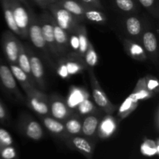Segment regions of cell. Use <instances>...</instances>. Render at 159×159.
Masks as SVG:
<instances>
[{
  "instance_id": "1",
  "label": "cell",
  "mask_w": 159,
  "mask_h": 159,
  "mask_svg": "<svg viewBox=\"0 0 159 159\" xmlns=\"http://www.w3.org/2000/svg\"><path fill=\"white\" fill-rule=\"evenodd\" d=\"M28 38L30 39L34 48H37L41 53L42 57L49 65L50 68L53 70H55L56 62L51 56L43 38L38 16L34 13L33 9L30 10V19L29 28H28Z\"/></svg>"
},
{
  "instance_id": "2",
  "label": "cell",
  "mask_w": 159,
  "mask_h": 159,
  "mask_svg": "<svg viewBox=\"0 0 159 159\" xmlns=\"http://www.w3.org/2000/svg\"><path fill=\"white\" fill-rule=\"evenodd\" d=\"M0 89L15 102L26 105V98L19 87L9 65L0 57Z\"/></svg>"
},
{
  "instance_id": "3",
  "label": "cell",
  "mask_w": 159,
  "mask_h": 159,
  "mask_svg": "<svg viewBox=\"0 0 159 159\" xmlns=\"http://www.w3.org/2000/svg\"><path fill=\"white\" fill-rule=\"evenodd\" d=\"M87 70L83 58L72 54H66L59 57L56 61L55 71L62 79H68L73 75Z\"/></svg>"
},
{
  "instance_id": "4",
  "label": "cell",
  "mask_w": 159,
  "mask_h": 159,
  "mask_svg": "<svg viewBox=\"0 0 159 159\" xmlns=\"http://www.w3.org/2000/svg\"><path fill=\"white\" fill-rule=\"evenodd\" d=\"M16 130L23 137L34 141H40L44 137L43 125L26 112L20 113L16 122Z\"/></svg>"
},
{
  "instance_id": "5",
  "label": "cell",
  "mask_w": 159,
  "mask_h": 159,
  "mask_svg": "<svg viewBox=\"0 0 159 159\" xmlns=\"http://www.w3.org/2000/svg\"><path fill=\"white\" fill-rule=\"evenodd\" d=\"M26 98V105L35 112L39 116H51L49 97L45 92L35 86H30L23 90Z\"/></svg>"
},
{
  "instance_id": "6",
  "label": "cell",
  "mask_w": 159,
  "mask_h": 159,
  "mask_svg": "<svg viewBox=\"0 0 159 159\" xmlns=\"http://www.w3.org/2000/svg\"><path fill=\"white\" fill-rule=\"evenodd\" d=\"M87 71H88L89 76L93 102L104 114H113L117 110V107L113 104L107 96L104 90L101 87L93 69L89 68L87 69Z\"/></svg>"
},
{
  "instance_id": "7",
  "label": "cell",
  "mask_w": 159,
  "mask_h": 159,
  "mask_svg": "<svg viewBox=\"0 0 159 159\" xmlns=\"http://www.w3.org/2000/svg\"><path fill=\"white\" fill-rule=\"evenodd\" d=\"M46 9L49 11L57 25L68 33L74 30L80 23H83L82 20L75 16L57 3H51Z\"/></svg>"
},
{
  "instance_id": "8",
  "label": "cell",
  "mask_w": 159,
  "mask_h": 159,
  "mask_svg": "<svg viewBox=\"0 0 159 159\" xmlns=\"http://www.w3.org/2000/svg\"><path fill=\"white\" fill-rule=\"evenodd\" d=\"M39 21L41 26L42 34L44 38L46 44L49 49L50 53L53 57L55 62L59 58L57 54V48H56L55 40L54 36V27H53V17L48 9H43V12L38 16Z\"/></svg>"
},
{
  "instance_id": "9",
  "label": "cell",
  "mask_w": 159,
  "mask_h": 159,
  "mask_svg": "<svg viewBox=\"0 0 159 159\" xmlns=\"http://www.w3.org/2000/svg\"><path fill=\"white\" fill-rule=\"evenodd\" d=\"M30 64V71L37 88L43 92L47 90V81L43 62L32 47L25 44Z\"/></svg>"
},
{
  "instance_id": "10",
  "label": "cell",
  "mask_w": 159,
  "mask_h": 159,
  "mask_svg": "<svg viewBox=\"0 0 159 159\" xmlns=\"http://www.w3.org/2000/svg\"><path fill=\"white\" fill-rule=\"evenodd\" d=\"M20 40L11 30L4 31L1 37V45L3 54L9 64L17 65Z\"/></svg>"
},
{
  "instance_id": "11",
  "label": "cell",
  "mask_w": 159,
  "mask_h": 159,
  "mask_svg": "<svg viewBox=\"0 0 159 159\" xmlns=\"http://www.w3.org/2000/svg\"><path fill=\"white\" fill-rule=\"evenodd\" d=\"M16 24L20 30L22 39L28 38V28H29L30 10L32 9L26 8L23 3L18 0H10Z\"/></svg>"
},
{
  "instance_id": "12",
  "label": "cell",
  "mask_w": 159,
  "mask_h": 159,
  "mask_svg": "<svg viewBox=\"0 0 159 159\" xmlns=\"http://www.w3.org/2000/svg\"><path fill=\"white\" fill-rule=\"evenodd\" d=\"M140 43L145 51L148 59L155 64L156 66L158 65V38L155 30L146 26L141 34Z\"/></svg>"
},
{
  "instance_id": "13",
  "label": "cell",
  "mask_w": 159,
  "mask_h": 159,
  "mask_svg": "<svg viewBox=\"0 0 159 159\" xmlns=\"http://www.w3.org/2000/svg\"><path fill=\"white\" fill-rule=\"evenodd\" d=\"M64 142L68 148L79 152L86 159H93V154L97 143L82 135L68 137Z\"/></svg>"
},
{
  "instance_id": "14",
  "label": "cell",
  "mask_w": 159,
  "mask_h": 159,
  "mask_svg": "<svg viewBox=\"0 0 159 159\" xmlns=\"http://www.w3.org/2000/svg\"><path fill=\"white\" fill-rule=\"evenodd\" d=\"M49 97L50 113L52 117L64 122L75 111L71 110L67 105L65 99L57 93H51Z\"/></svg>"
},
{
  "instance_id": "15",
  "label": "cell",
  "mask_w": 159,
  "mask_h": 159,
  "mask_svg": "<svg viewBox=\"0 0 159 159\" xmlns=\"http://www.w3.org/2000/svg\"><path fill=\"white\" fill-rule=\"evenodd\" d=\"M146 26L147 24L144 20L136 14L128 15L123 22L124 31L128 38L138 42H140L141 34Z\"/></svg>"
},
{
  "instance_id": "16",
  "label": "cell",
  "mask_w": 159,
  "mask_h": 159,
  "mask_svg": "<svg viewBox=\"0 0 159 159\" xmlns=\"http://www.w3.org/2000/svg\"><path fill=\"white\" fill-rule=\"evenodd\" d=\"M119 121L113 114H105L99 121L97 130L98 138L100 140L109 139L116 132Z\"/></svg>"
},
{
  "instance_id": "17",
  "label": "cell",
  "mask_w": 159,
  "mask_h": 159,
  "mask_svg": "<svg viewBox=\"0 0 159 159\" xmlns=\"http://www.w3.org/2000/svg\"><path fill=\"white\" fill-rule=\"evenodd\" d=\"M43 127L54 138L65 141L68 138L65 131L64 122L58 120L51 116H39Z\"/></svg>"
},
{
  "instance_id": "18",
  "label": "cell",
  "mask_w": 159,
  "mask_h": 159,
  "mask_svg": "<svg viewBox=\"0 0 159 159\" xmlns=\"http://www.w3.org/2000/svg\"><path fill=\"white\" fill-rule=\"evenodd\" d=\"M102 115L89 114L82 117V135L97 143V130Z\"/></svg>"
},
{
  "instance_id": "19",
  "label": "cell",
  "mask_w": 159,
  "mask_h": 159,
  "mask_svg": "<svg viewBox=\"0 0 159 159\" xmlns=\"http://www.w3.org/2000/svg\"><path fill=\"white\" fill-rule=\"evenodd\" d=\"M121 41L124 50L129 57L141 62H144L148 60L145 51L139 42L135 41L128 37H123Z\"/></svg>"
},
{
  "instance_id": "20",
  "label": "cell",
  "mask_w": 159,
  "mask_h": 159,
  "mask_svg": "<svg viewBox=\"0 0 159 159\" xmlns=\"http://www.w3.org/2000/svg\"><path fill=\"white\" fill-rule=\"evenodd\" d=\"M53 17V16H52ZM53 27H54V36L55 40L56 48L59 57L66 55L69 54L68 48V33L62 29L57 23L54 21V18L52 20Z\"/></svg>"
},
{
  "instance_id": "21",
  "label": "cell",
  "mask_w": 159,
  "mask_h": 159,
  "mask_svg": "<svg viewBox=\"0 0 159 159\" xmlns=\"http://www.w3.org/2000/svg\"><path fill=\"white\" fill-rule=\"evenodd\" d=\"M90 98V94L85 88L79 86H71L70 88L68 94L65 101L68 107L73 111H75L78 106L85 100V99Z\"/></svg>"
},
{
  "instance_id": "22",
  "label": "cell",
  "mask_w": 159,
  "mask_h": 159,
  "mask_svg": "<svg viewBox=\"0 0 159 159\" xmlns=\"http://www.w3.org/2000/svg\"><path fill=\"white\" fill-rule=\"evenodd\" d=\"M138 103H139V101L132 93L130 96H127L125 100L120 106L119 108L116 110L117 113H116V117L119 123L127 118L129 115L131 114L138 107Z\"/></svg>"
},
{
  "instance_id": "23",
  "label": "cell",
  "mask_w": 159,
  "mask_h": 159,
  "mask_svg": "<svg viewBox=\"0 0 159 159\" xmlns=\"http://www.w3.org/2000/svg\"><path fill=\"white\" fill-rule=\"evenodd\" d=\"M1 2L2 9L3 15H4V19L6 20V25L9 27V30L12 31L13 34L18 37H21L20 30L16 24L15 20H14L13 12H12V6H11L10 0H0Z\"/></svg>"
},
{
  "instance_id": "24",
  "label": "cell",
  "mask_w": 159,
  "mask_h": 159,
  "mask_svg": "<svg viewBox=\"0 0 159 159\" xmlns=\"http://www.w3.org/2000/svg\"><path fill=\"white\" fill-rule=\"evenodd\" d=\"M82 117L76 112L64 121L65 131L68 137L82 135Z\"/></svg>"
},
{
  "instance_id": "25",
  "label": "cell",
  "mask_w": 159,
  "mask_h": 159,
  "mask_svg": "<svg viewBox=\"0 0 159 159\" xmlns=\"http://www.w3.org/2000/svg\"><path fill=\"white\" fill-rule=\"evenodd\" d=\"M56 3L83 21L82 17L86 6L82 5L79 0H61Z\"/></svg>"
},
{
  "instance_id": "26",
  "label": "cell",
  "mask_w": 159,
  "mask_h": 159,
  "mask_svg": "<svg viewBox=\"0 0 159 159\" xmlns=\"http://www.w3.org/2000/svg\"><path fill=\"white\" fill-rule=\"evenodd\" d=\"M82 18L83 21H87L96 24L102 25L107 22V17L103 11L94 8H85Z\"/></svg>"
},
{
  "instance_id": "27",
  "label": "cell",
  "mask_w": 159,
  "mask_h": 159,
  "mask_svg": "<svg viewBox=\"0 0 159 159\" xmlns=\"http://www.w3.org/2000/svg\"><path fill=\"white\" fill-rule=\"evenodd\" d=\"M9 66L10 68L11 71H12V75L15 77L16 80L18 82L19 85L22 87L23 90L26 89V88L30 86H36L34 82H33L27 75L16 64H9Z\"/></svg>"
},
{
  "instance_id": "28",
  "label": "cell",
  "mask_w": 159,
  "mask_h": 159,
  "mask_svg": "<svg viewBox=\"0 0 159 159\" xmlns=\"http://www.w3.org/2000/svg\"><path fill=\"white\" fill-rule=\"evenodd\" d=\"M17 65L26 73L28 75V77L34 82V79L32 77V74H31L30 71V58L28 56L27 51L26 50V47H25V43L20 41V50H19V54H18V59H17ZM35 83V82H34Z\"/></svg>"
},
{
  "instance_id": "29",
  "label": "cell",
  "mask_w": 159,
  "mask_h": 159,
  "mask_svg": "<svg viewBox=\"0 0 159 159\" xmlns=\"http://www.w3.org/2000/svg\"><path fill=\"white\" fill-rule=\"evenodd\" d=\"M115 7L121 12L131 15L139 12L140 5L137 0H113Z\"/></svg>"
},
{
  "instance_id": "30",
  "label": "cell",
  "mask_w": 159,
  "mask_h": 159,
  "mask_svg": "<svg viewBox=\"0 0 159 159\" xmlns=\"http://www.w3.org/2000/svg\"><path fill=\"white\" fill-rule=\"evenodd\" d=\"M75 112L82 117L89 114L102 115L103 113L96 107V105L92 100L91 98H88V99H85V100L82 101L77 107Z\"/></svg>"
},
{
  "instance_id": "31",
  "label": "cell",
  "mask_w": 159,
  "mask_h": 159,
  "mask_svg": "<svg viewBox=\"0 0 159 159\" xmlns=\"http://www.w3.org/2000/svg\"><path fill=\"white\" fill-rule=\"evenodd\" d=\"M76 29H77L79 40V49L78 55L82 57V58H83L85 51L88 48L89 42V40L88 38V33H87L86 27H85V24H83V23H80Z\"/></svg>"
},
{
  "instance_id": "32",
  "label": "cell",
  "mask_w": 159,
  "mask_h": 159,
  "mask_svg": "<svg viewBox=\"0 0 159 159\" xmlns=\"http://www.w3.org/2000/svg\"><path fill=\"white\" fill-rule=\"evenodd\" d=\"M83 60L86 65L87 69L89 68L93 69L99 63V56H98L97 52H96L93 43L90 40L89 42L88 48H87L85 55L83 57Z\"/></svg>"
},
{
  "instance_id": "33",
  "label": "cell",
  "mask_w": 159,
  "mask_h": 159,
  "mask_svg": "<svg viewBox=\"0 0 159 159\" xmlns=\"http://www.w3.org/2000/svg\"><path fill=\"white\" fill-rule=\"evenodd\" d=\"M132 94L136 97V99L138 101L146 100V99H149L153 97V96H155V95L150 93L145 88V86L144 85V82H143L142 78H141L138 81V82L136 84V86H135L133 92H132Z\"/></svg>"
},
{
  "instance_id": "34",
  "label": "cell",
  "mask_w": 159,
  "mask_h": 159,
  "mask_svg": "<svg viewBox=\"0 0 159 159\" xmlns=\"http://www.w3.org/2000/svg\"><path fill=\"white\" fill-rule=\"evenodd\" d=\"M140 6H142L149 14L155 18L159 16V1L158 0H137Z\"/></svg>"
},
{
  "instance_id": "35",
  "label": "cell",
  "mask_w": 159,
  "mask_h": 159,
  "mask_svg": "<svg viewBox=\"0 0 159 159\" xmlns=\"http://www.w3.org/2000/svg\"><path fill=\"white\" fill-rule=\"evenodd\" d=\"M143 82L145 88L148 90L150 93L154 94L155 96L158 94L159 93V82L158 79L155 76L148 75L142 78Z\"/></svg>"
},
{
  "instance_id": "36",
  "label": "cell",
  "mask_w": 159,
  "mask_h": 159,
  "mask_svg": "<svg viewBox=\"0 0 159 159\" xmlns=\"http://www.w3.org/2000/svg\"><path fill=\"white\" fill-rule=\"evenodd\" d=\"M141 151L143 155L147 156H154L158 154V139L154 141L152 140H147L142 144L141 148Z\"/></svg>"
},
{
  "instance_id": "37",
  "label": "cell",
  "mask_w": 159,
  "mask_h": 159,
  "mask_svg": "<svg viewBox=\"0 0 159 159\" xmlns=\"http://www.w3.org/2000/svg\"><path fill=\"white\" fill-rule=\"evenodd\" d=\"M76 28L71 32L68 33V48L70 54L79 56L78 53L79 49V40Z\"/></svg>"
},
{
  "instance_id": "38",
  "label": "cell",
  "mask_w": 159,
  "mask_h": 159,
  "mask_svg": "<svg viewBox=\"0 0 159 159\" xmlns=\"http://www.w3.org/2000/svg\"><path fill=\"white\" fill-rule=\"evenodd\" d=\"M0 158L19 159V155L14 145H0Z\"/></svg>"
},
{
  "instance_id": "39",
  "label": "cell",
  "mask_w": 159,
  "mask_h": 159,
  "mask_svg": "<svg viewBox=\"0 0 159 159\" xmlns=\"http://www.w3.org/2000/svg\"><path fill=\"white\" fill-rule=\"evenodd\" d=\"M11 122L12 121L9 110L4 102L0 99V124L9 127L11 125Z\"/></svg>"
},
{
  "instance_id": "40",
  "label": "cell",
  "mask_w": 159,
  "mask_h": 159,
  "mask_svg": "<svg viewBox=\"0 0 159 159\" xmlns=\"http://www.w3.org/2000/svg\"><path fill=\"white\" fill-rule=\"evenodd\" d=\"M0 145H14L11 134L2 127H0Z\"/></svg>"
},
{
  "instance_id": "41",
  "label": "cell",
  "mask_w": 159,
  "mask_h": 159,
  "mask_svg": "<svg viewBox=\"0 0 159 159\" xmlns=\"http://www.w3.org/2000/svg\"><path fill=\"white\" fill-rule=\"evenodd\" d=\"M79 1L86 7L94 8V9H100L102 11L104 9L103 6L101 2V0H79Z\"/></svg>"
},
{
  "instance_id": "42",
  "label": "cell",
  "mask_w": 159,
  "mask_h": 159,
  "mask_svg": "<svg viewBox=\"0 0 159 159\" xmlns=\"http://www.w3.org/2000/svg\"><path fill=\"white\" fill-rule=\"evenodd\" d=\"M32 1L43 9H46L47 7L51 4L50 0H32Z\"/></svg>"
},
{
  "instance_id": "43",
  "label": "cell",
  "mask_w": 159,
  "mask_h": 159,
  "mask_svg": "<svg viewBox=\"0 0 159 159\" xmlns=\"http://www.w3.org/2000/svg\"><path fill=\"white\" fill-rule=\"evenodd\" d=\"M154 122H155V130H156L157 132H158V130H159V106L158 105L157 106L156 110H155Z\"/></svg>"
},
{
  "instance_id": "44",
  "label": "cell",
  "mask_w": 159,
  "mask_h": 159,
  "mask_svg": "<svg viewBox=\"0 0 159 159\" xmlns=\"http://www.w3.org/2000/svg\"><path fill=\"white\" fill-rule=\"evenodd\" d=\"M18 1H20L21 3H23V4L24 5L26 8H28V9H32L28 0H18Z\"/></svg>"
},
{
  "instance_id": "45",
  "label": "cell",
  "mask_w": 159,
  "mask_h": 159,
  "mask_svg": "<svg viewBox=\"0 0 159 159\" xmlns=\"http://www.w3.org/2000/svg\"><path fill=\"white\" fill-rule=\"evenodd\" d=\"M59 1H61V0H50V3H51H51H56Z\"/></svg>"
},
{
  "instance_id": "46",
  "label": "cell",
  "mask_w": 159,
  "mask_h": 159,
  "mask_svg": "<svg viewBox=\"0 0 159 159\" xmlns=\"http://www.w3.org/2000/svg\"><path fill=\"white\" fill-rule=\"evenodd\" d=\"M0 159H2V158H0Z\"/></svg>"
}]
</instances>
